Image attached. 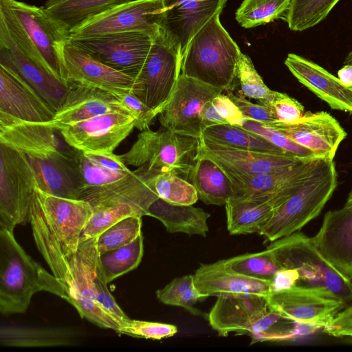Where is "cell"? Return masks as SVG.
<instances>
[{"label":"cell","instance_id":"cell-40","mask_svg":"<svg viewBox=\"0 0 352 352\" xmlns=\"http://www.w3.org/2000/svg\"><path fill=\"white\" fill-rule=\"evenodd\" d=\"M156 296L165 305L182 307L194 315H201L194 305L208 297L199 292L195 284L194 275L191 274L174 278L164 288L157 290Z\"/></svg>","mask_w":352,"mask_h":352},{"label":"cell","instance_id":"cell-57","mask_svg":"<svg viewBox=\"0 0 352 352\" xmlns=\"http://www.w3.org/2000/svg\"><path fill=\"white\" fill-rule=\"evenodd\" d=\"M196 1H204V0H196Z\"/></svg>","mask_w":352,"mask_h":352},{"label":"cell","instance_id":"cell-49","mask_svg":"<svg viewBox=\"0 0 352 352\" xmlns=\"http://www.w3.org/2000/svg\"><path fill=\"white\" fill-rule=\"evenodd\" d=\"M122 107L133 116L135 127L142 131L149 129L157 114L143 103L133 93L118 96Z\"/></svg>","mask_w":352,"mask_h":352},{"label":"cell","instance_id":"cell-31","mask_svg":"<svg viewBox=\"0 0 352 352\" xmlns=\"http://www.w3.org/2000/svg\"><path fill=\"white\" fill-rule=\"evenodd\" d=\"M0 64L16 73L56 112L68 91L66 85L12 47H0Z\"/></svg>","mask_w":352,"mask_h":352},{"label":"cell","instance_id":"cell-8","mask_svg":"<svg viewBox=\"0 0 352 352\" xmlns=\"http://www.w3.org/2000/svg\"><path fill=\"white\" fill-rule=\"evenodd\" d=\"M208 320L220 336L235 332L251 336L254 342H263L292 336L279 327L287 319L270 308L267 296H218Z\"/></svg>","mask_w":352,"mask_h":352},{"label":"cell","instance_id":"cell-12","mask_svg":"<svg viewBox=\"0 0 352 352\" xmlns=\"http://www.w3.org/2000/svg\"><path fill=\"white\" fill-rule=\"evenodd\" d=\"M164 0H131L85 19L69 30L70 40L139 32L155 35L164 26Z\"/></svg>","mask_w":352,"mask_h":352},{"label":"cell","instance_id":"cell-53","mask_svg":"<svg viewBox=\"0 0 352 352\" xmlns=\"http://www.w3.org/2000/svg\"><path fill=\"white\" fill-rule=\"evenodd\" d=\"M323 329L324 332L333 337L352 338V305L339 311Z\"/></svg>","mask_w":352,"mask_h":352},{"label":"cell","instance_id":"cell-1","mask_svg":"<svg viewBox=\"0 0 352 352\" xmlns=\"http://www.w3.org/2000/svg\"><path fill=\"white\" fill-rule=\"evenodd\" d=\"M29 222L36 245L52 274L63 285L67 301L75 307L81 318L119 333V324L99 307L96 300L94 280L100 258L98 237L80 240L76 251L64 248L48 226L35 194Z\"/></svg>","mask_w":352,"mask_h":352},{"label":"cell","instance_id":"cell-11","mask_svg":"<svg viewBox=\"0 0 352 352\" xmlns=\"http://www.w3.org/2000/svg\"><path fill=\"white\" fill-rule=\"evenodd\" d=\"M36 186L26 155L0 143V228L13 232L19 224L29 222Z\"/></svg>","mask_w":352,"mask_h":352},{"label":"cell","instance_id":"cell-3","mask_svg":"<svg viewBox=\"0 0 352 352\" xmlns=\"http://www.w3.org/2000/svg\"><path fill=\"white\" fill-rule=\"evenodd\" d=\"M41 291L67 300L62 283L25 252L13 232L0 228L1 314L25 312L33 295Z\"/></svg>","mask_w":352,"mask_h":352},{"label":"cell","instance_id":"cell-13","mask_svg":"<svg viewBox=\"0 0 352 352\" xmlns=\"http://www.w3.org/2000/svg\"><path fill=\"white\" fill-rule=\"evenodd\" d=\"M267 300L283 318L317 328H323L347 305L322 291L298 285L272 291Z\"/></svg>","mask_w":352,"mask_h":352},{"label":"cell","instance_id":"cell-43","mask_svg":"<svg viewBox=\"0 0 352 352\" xmlns=\"http://www.w3.org/2000/svg\"><path fill=\"white\" fill-rule=\"evenodd\" d=\"M130 216L142 217L146 215L142 210L128 203L93 209V214L83 230L80 240L98 237L116 223Z\"/></svg>","mask_w":352,"mask_h":352},{"label":"cell","instance_id":"cell-6","mask_svg":"<svg viewBox=\"0 0 352 352\" xmlns=\"http://www.w3.org/2000/svg\"><path fill=\"white\" fill-rule=\"evenodd\" d=\"M280 270H295L297 285L322 291L352 302V280L340 274L322 254L312 237L302 232L276 239L267 246Z\"/></svg>","mask_w":352,"mask_h":352},{"label":"cell","instance_id":"cell-16","mask_svg":"<svg viewBox=\"0 0 352 352\" xmlns=\"http://www.w3.org/2000/svg\"><path fill=\"white\" fill-rule=\"evenodd\" d=\"M223 90L180 74L173 95L162 112V127L182 135L199 138L202 131L200 111L206 102Z\"/></svg>","mask_w":352,"mask_h":352},{"label":"cell","instance_id":"cell-32","mask_svg":"<svg viewBox=\"0 0 352 352\" xmlns=\"http://www.w3.org/2000/svg\"><path fill=\"white\" fill-rule=\"evenodd\" d=\"M188 181L207 205L225 206L235 197L232 182L226 172L212 160L198 156Z\"/></svg>","mask_w":352,"mask_h":352},{"label":"cell","instance_id":"cell-5","mask_svg":"<svg viewBox=\"0 0 352 352\" xmlns=\"http://www.w3.org/2000/svg\"><path fill=\"white\" fill-rule=\"evenodd\" d=\"M78 159L82 179L79 199L88 202L93 209L128 203L148 216L151 205L159 198L151 182L155 172L144 165L134 171L108 168L80 151Z\"/></svg>","mask_w":352,"mask_h":352},{"label":"cell","instance_id":"cell-38","mask_svg":"<svg viewBox=\"0 0 352 352\" xmlns=\"http://www.w3.org/2000/svg\"><path fill=\"white\" fill-rule=\"evenodd\" d=\"M292 0H243L235 19L244 28H255L283 18Z\"/></svg>","mask_w":352,"mask_h":352},{"label":"cell","instance_id":"cell-22","mask_svg":"<svg viewBox=\"0 0 352 352\" xmlns=\"http://www.w3.org/2000/svg\"><path fill=\"white\" fill-rule=\"evenodd\" d=\"M34 194L48 226L61 245L69 250H77L81 234L93 214L91 205L81 199L54 196L37 188Z\"/></svg>","mask_w":352,"mask_h":352},{"label":"cell","instance_id":"cell-23","mask_svg":"<svg viewBox=\"0 0 352 352\" xmlns=\"http://www.w3.org/2000/svg\"><path fill=\"white\" fill-rule=\"evenodd\" d=\"M26 157L34 173L36 188L54 196L79 199L82 179L78 155L74 157L56 152Z\"/></svg>","mask_w":352,"mask_h":352},{"label":"cell","instance_id":"cell-35","mask_svg":"<svg viewBox=\"0 0 352 352\" xmlns=\"http://www.w3.org/2000/svg\"><path fill=\"white\" fill-rule=\"evenodd\" d=\"M131 0H45L46 11L69 32L83 21Z\"/></svg>","mask_w":352,"mask_h":352},{"label":"cell","instance_id":"cell-30","mask_svg":"<svg viewBox=\"0 0 352 352\" xmlns=\"http://www.w3.org/2000/svg\"><path fill=\"white\" fill-rule=\"evenodd\" d=\"M323 157L304 160L286 169L263 175H228L236 196L267 198L315 170Z\"/></svg>","mask_w":352,"mask_h":352},{"label":"cell","instance_id":"cell-47","mask_svg":"<svg viewBox=\"0 0 352 352\" xmlns=\"http://www.w3.org/2000/svg\"><path fill=\"white\" fill-rule=\"evenodd\" d=\"M260 104L271 111L276 121L283 123H294L304 115L303 106L296 99L287 94L273 91Z\"/></svg>","mask_w":352,"mask_h":352},{"label":"cell","instance_id":"cell-46","mask_svg":"<svg viewBox=\"0 0 352 352\" xmlns=\"http://www.w3.org/2000/svg\"><path fill=\"white\" fill-rule=\"evenodd\" d=\"M238 80L241 85L239 92L248 98L260 101L267 98L272 91L264 83L251 58L243 53L241 54L239 63Z\"/></svg>","mask_w":352,"mask_h":352},{"label":"cell","instance_id":"cell-20","mask_svg":"<svg viewBox=\"0 0 352 352\" xmlns=\"http://www.w3.org/2000/svg\"><path fill=\"white\" fill-rule=\"evenodd\" d=\"M265 124L283 133L318 157L332 160L347 135L338 121L325 111L306 112L294 123L274 121Z\"/></svg>","mask_w":352,"mask_h":352},{"label":"cell","instance_id":"cell-28","mask_svg":"<svg viewBox=\"0 0 352 352\" xmlns=\"http://www.w3.org/2000/svg\"><path fill=\"white\" fill-rule=\"evenodd\" d=\"M164 29L180 45L182 58L193 36L215 14L221 13L227 0H164Z\"/></svg>","mask_w":352,"mask_h":352},{"label":"cell","instance_id":"cell-26","mask_svg":"<svg viewBox=\"0 0 352 352\" xmlns=\"http://www.w3.org/2000/svg\"><path fill=\"white\" fill-rule=\"evenodd\" d=\"M0 112L21 120L50 122L54 111L16 73L0 64Z\"/></svg>","mask_w":352,"mask_h":352},{"label":"cell","instance_id":"cell-24","mask_svg":"<svg viewBox=\"0 0 352 352\" xmlns=\"http://www.w3.org/2000/svg\"><path fill=\"white\" fill-rule=\"evenodd\" d=\"M68 85L62 106L48 122L54 128L60 130L66 126L111 112L129 113L118 96L111 93L74 82Z\"/></svg>","mask_w":352,"mask_h":352},{"label":"cell","instance_id":"cell-56","mask_svg":"<svg viewBox=\"0 0 352 352\" xmlns=\"http://www.w3.org/2000/svg\"><path fill=\"white\" fill-rule=\"evenodd\" d=\"M344 63V65H352V50L347 54Z\"/></svg>","mask_w":352,"mask_h":352},{"label":"cell","instance_id":"cell-37","mask_svg":"<svg viewBox=\"0 0 352 352\" xmlns=\"http://www.w3.org/2000/svg\"><path fill=\"white\" fill-rule=\"evenodd\" d=\"M144 252L143 235L116 250L100 254L98 276L106 284L135 269Z\"/></svg>","mask_w":352,"mask_h":352},{"label":"cell","instance_id":"cell-29","mask_svg":"<svg viewBox=\"0 0 352 352\" xmlns=\"http://www.w3.org/2000/svg\"><path fill=\"white\" fill-rule=\"evenodd\" d=\"M285 65L305 87L331 108L352 113V88L316 63L299 55L288 54Z\"/></svg>","mask_w":352,"mask_h":352},{"label":"cell","instance_id":"cell-36","mask_svg":"<svg viewBox=\"0 0 352 352\" xmlns=\"http://www.w3.org/2000/svg\"><path fill=\"white\" fill-rule=\"evenodd\" d=\"M201 137L219 144L244 150L288 154L263 137L239 126L230 124L210 126L204 129Z\"/></svg>","mask_w":352,"mask_h":352},{"label":"cell","instance_id":"cell-15","mask_svg":"<svg viewBox=\"0 0 352 352\" xmlns=\"http://www.w3.org/2000/svg\"><path fill=\"white\" fill-rule=\"evenodd\" d=\"M135 127L132 116L111 112L65 126L60 129L66 142L86 153H112Z\"/></svg>","mask_w":352,"mask_h":352},{"label":"cell","instance_id":"cell-7","mask_svg":"<svg viewBox=\"0 0 352 352\" xmlns=\"http://www.w3.org/2000/svg\"><path fill=\"white\" fill-rule=\"evenodd\" d=\"M337 184L333 160L325 158L305 184L275 210L258 233L272 242L299 231L320 214Z\"/></svg>","mask_w":352,"mask_h":352},{"label":"cell","instance_id":"cell-10","mask_svg":"<svg viewBox=\"0 0 352 352\" xmlns=\"http://www.w3.org/2000/svg\"><path fill=\"white\" fill-rule=\"evenodd\" d=\"M181 65L179 43L162 27L153 36L148 56L136 78L134 94L157 115L160 114L175 89Z\"/></svg>","mask_w":352,"mask_h":352},{"label":"cell","instance_id":"cell-33","mask_svg":"<svg viewBox=\"0 0 352 352\" xmlns=\"http://www.w3.org/2000/svg\"><path fill=\"white\" fill-rule=\"evenodd\" d=\"M148 216L160 220L170 233L206 237L208 232L207 220L210 214L192 205L173 204L158 198L151 205Z\"/></svg>","mask_w":352,"mask_h":352},{"label":"cell","instance_id":"cell-39","mask_svg":"<svg viewBox=\"0 0 352 352\" xmlns=\"http://www.w3.org/2000/svg\"><path fill=\"white\" fill-rule=\"evenodd\" d=\"M340 0H292L283 19L293 31L301 32L324 20Z\"/></svg>","mask_w":352,"mask_h":352},{"label":"cell","instance_id":"cell-19","mask_svg":"<svg viewBox=\"0 0 352 352\" xmlns=\"http://www.w3.org/2000/svg\"><path fill=\"white\" fill-rule=\"evenodd\" d=\"M0 143L25 155H46L56 152L76 157L80 151L69 145L60 130L47 122H28L0 112Z\"/></svg>","mask_w":352,"mask_h":352},{"label":"cell","instance_id":"cell-45","mask_svg":"<svg viewBox=\"0 0 352 352\" xmlns=\"http://www.w3.org/2000/svg\"><path fill=\"white\" fill-rule=\"evenodd\" d=\"M242 127L263 137L288 154L300 159L318 157L313 152L298 144L283 133L263 123L245 119Z\"/></svg>","mask_w":352,"mask_h":352},{"label":"cell","instance_id":"cell-52","mask_svg":"<svg viewBox=\"0 0 352 352\" xmlns=\"http://www.w3.org/2000/svg\"><path fill=\"white\" fill-rule=\"evenodd\" d=\"M211 102L219 115L229 124L242 126L246 118L228 95L221 93L213 98Z\"/></svg>","mask_w":352,"mask_h":352},{"label":"cell","instance_id":"cell-42","mask_svg":"<svg viewBox=\"0 0 352 352\" xmlns=\"http://www.w3.org/2000/svg\"><path fill=\"white\" fill-rule=\"evenodd\" d=\"M151 182L158 197L170 204L193 205L199 199L194 186L175 174L154 173Z\"/></svg>","mask_w":352,"mask_h":352},{"label":"cell","instance_id":"cell-2","mask_svg":"<svg viewBox=\"0 0 352 352\" xmlns=\"http://www.w3.org/2000/svg\"><path fill=\"white\" fill-rule=\"evenodd\" d=\"M69 32L43 6L0 0V47H12L68 85L62 47Z\"/></svg>","mask_w":352,"mask_h":352},{"label":"cell","instance_id":"cell-27","mask_svg":"<svg viewBox=\"0 0 352 352\" xmlns=\"http://www.w3.org/2000/svg\"><path fill=\"white\" fill-rule=\"evenodd\" d=\"M194 280L199 292L208 296H267L272 291L271 281L232 271L221 260L201 265L194 274Z\"/></svg>","mask_w":352,"mask_h":352},{"label":"cell","instance_id":"cell-25","mask_svg":"<svg viewBox=\"0 0 352 352\" xmlns=\"http://www.w3.org/2000/svg\"><path fill=\"white\" fill-rule=\"evenodd\" d=\"M309 178L301 179L268 198L235 197L225 205L227 229L230 234L258 232L275 210Z\"/></svg>","mask_w":352,"mask_h":352},{"label":"cell","instance_id":"cell-54","mask_svg":"<svg viewBox=\"0 0 352 352\" xmlns=\"http://www.w3.org/2000/svg\"><path fill=\"white\" fill-rule=\"evenodd\" d=\"M299 274L295 270H280L272 281V291L288 289L297 285Z\"/></svg>","mask_w":352,"mask_h":352},{"label":"cell","instance_id":"cell-17","mask_svg":"<svg viewBox=\"0 0 352 352\" xmlns=\"http://www.w3.org/2000/svg\"><path fill=\"white\" fill-rule=\"evenodd\" d=\"M61 54L67 83L96 87L117 96L134 94L135 78L102 63L69 38L63 44Z\"/></svg>","mask_w":352,"mask_h":352},{"label":"cell","instance_id":"cell-44","mask_svg":"<svg viewBox=\"0 0 352 352\" xmlns=\"http://www.w3.org/2000/svg\"><path fill=\"white\" fill-rule=\"evenodd\" d=\"M142 217H126L103 232L98 239L100 254L128 245L142 233Z\"/></svg>","mask_w":352,"mask_h":352},{"label":"cell","instance_id":"cell-34","mask_svg":"<svg viewBox=\"0 0 352 352\" xmlns=\"http://www.w3.org/2000/svg\"><path fill=\"white\" fill-rule=\"evenodd\" d=\"M76 333L62 328L1 326V344L12 347L69 346L76 343Z\"/></svg>","mask_w":352,"mask_h":352},{"label":"cell","instance_id":"cell-4","mask_svg":"<svg viewBox=\"0 0 352 352\" xmlns=\"http://www.w3.org/2000/svg\"><path fill=\"white\" fill-rule=\"evenodd\" d=\"M221 13L192 38L182 58L181 74L223 91L234 89L242 53L221 25Z\"/></svg>","mask_w":352,"mask_h":352},{"label":"cell","instance_id":"cell-18","mask_svg":"<svg viewBox=\"0 0 352 352\" xmlns=\"http://www.w3.org/2000/svg\"><path fill=\"white\" fill-rule=\"evenodd\" d=\"M198 156L219 165L228 175H263L289 168L302 160L289 154H276L241 149L199 138Z\"/></svg>","mask_w":352,"mask_h":352},{"label":"cell","instance_id":"cell-14","mask_svg":"<svg viewBox=\"0 0 352 352\" xmlns=\"http://www.w3.org/2000/svg\"><path fill=\"white\" fill-rule=\"evenodd\" d=\"M71 41L102 63L136 79L148 56L153 36L126 32Z\"/></svg>","mask_w":352,"mask_h":352},{"label":"cell","instance_id":"cell-21","mask_svg":"<svg viewBox=\"0 0 352 352\" xmlns=\"http://www.w3.org/2000/svg\"><path fill=\"white\" fill-rule=\"evenodd\" d=\"M312 239L327 261L352 280V189L342 208L324 214Z\"/></svg>","mask_w":352,"mask_h":352},{"label":"cell","instance_id":"cell-50","mask_svg":"<svg viewBox=\"0 0 352 352\" xmlns=\"http://www.w3.org/2000/svg\"><path fill=\"white\" fill-rule=\"evenodd\" d=\"M107 285L97 275L94 280L96 302L99 307L121 327L131 318L118 306Z\"/></svg>","mask_w":352,"mask_h":352},{"label":"cell","instance_id":"cell-41","mask_svg":"<svg viewBox=\"0 0 352 352\" xmlns=\"http://www.w3.org/2000/svg\"><path fill=\"white\" fill-rule=\"evenodd\" d=\"M228 269L247 276L271 281L280 270L268 250L221 260Z\"/></svg>","mask_w":352,"mask_h":352},{"label":"cell","instance_id":"cell-51","mask_svg":"<svg viewBox=\"0 0 352 352\" xmlns=\"http://www.w3.org/2000/svg\"><path fill=\"white\" fill-rule=\"evenodd\" d=\"M227 95L237 106L246 119L265 124L276 121L268 108L261 104H257L251 102L239 91L235 94L230 91H228Z\"/></svg>","mask_w":352,"mask_h":352},{"label":"cell","instance_id":"cell-48","mask_svg":"<svg viewBox=\"0 0 352 352\" xmlns=\"http://www.w3.org/2000/svg\"><path fill=\"white\" fill-rule=\"evenodd\" d=\"M176 326L170 324L131 319L120 327L119 333L152 340H162L173 336Z\"/></svg>","mask_w":352,"mask_h":352},{"label":"cell","instance_id":"cell-55","mask_svg":"<svg viewBox=\"0 0 352 352\" xmlns=\"http://www.w3.org/2000/svg\"><path fill=\"white\" fill-rule=\"evenodd\" d=\"M338 78L349 88H352V65H344L338 72Z\"/></svg>","mask_w":352,"mask_h":352},{"label":"cell","instance_id":"cell-9","mask_svg":"<svg viewBox=\"0 0 352 352\" xmlns=\"http://www.w3.org/2000/svg\"><path fill=\"white\" fill-rule=\"evenodd\" d=\"M199 138L162 127L141 131L128 152L120 155L126 166L144 165L150 171L171 173L186 180L198 157Z\"/></svg>","mask_w":352,"mask_h":352}]
</instances>
